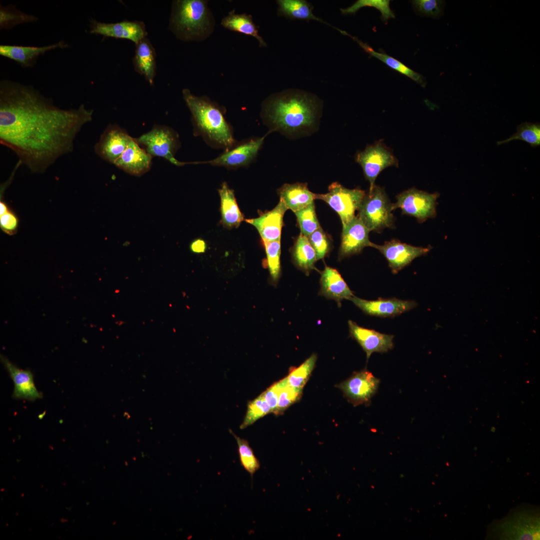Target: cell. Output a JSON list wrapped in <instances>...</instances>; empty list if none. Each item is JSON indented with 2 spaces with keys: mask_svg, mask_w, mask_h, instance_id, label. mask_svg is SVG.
<instances>
[{
  "mask_svg": "<svg viewBox=\"0 0 540 540\" xmlns=\"http://www.w3.org/2000/svg\"><path fill=\"white\" fill-rule=\"evenodd\" d=\"M92 113L84 104L60 108L32 86L0 82V143L33 172H44L70 152L76 136L92 120Z\"/></svg>",
  "mask_w": 540,
  "mask_h": 540,
  "instance_id": "obj_1",
  "label": "cell"
},
{
  "mask_svg": "<svg viewBox=\"0 0 540 540\" xmlns=\"http://www.w3.org/2000/svg\"><path fill=\"white\" fill-rule=\"evenodd\" d=\"M316 114L314 100L300 94L278 95L269 100L263 110L264 118L271 130L286 134L310 128Z\"/></svg>",
  "mask_w": 540,
  "mask_h": 540,
  "instance_id": "obj_2",
  "label": "cell"
},
{
  "mask_svg": "<svg viewBox=\"0 0 540 540\" xmlns=\"http://www.w3.org/2000/svg\"><path fill=\"white\" fill-rule=\"evenodd\" d=\"M182 95L192 114L195 136H201L212 148L224 150L236 142L232 126L218 106L205 98L194 95L186 88L183 90Z\"/></svg>",
  "mask_w": 540,
  "mask_h": 540,
  "instance_id": "obj_3",
  "label": "cell"
},
{
  "mask_svg": "<svg viewBox=\"0 0 540 540\" xmlns=\"http://www.w3.org/2000/svg\"><path fill=\"white\" fill-rule=\"evenodd\" d=\"M540 510L526 504L510 511L504 518L488 527L489 540H540Z\"/></svg>",
  "mask_w": 540,
  "mask_h": 540,
  "instance_id": "obj_4",
  "label": "cell"
},
{
  "mask_svg": "<svg viewBox=\"0 0 540 540\" xmlns=\"http://www.w3.org/2000/svg\"><path fill=\"white\" fill-rule=\"evenodd\" d=\"M358 210V217L370 232H378L392 227V204L384 189L379 186L375 185L366 194Z\"/></svg>",
  "mask_w": 540,
  "mask_h": 540,
  "instance_id": "obj_5",
  "label": "cell"
},
{
  "mask_svg": "<svg viewBox=\"0 0 540 540\" xmlns=\"http://www.w3.org/2000/svg\"><path fill=\"white\" fill-rule=\"evenodd\" d=\"M134 139L152 157H162L178 166L190 164V162H182L175 158L180 142L178 134L169 126L155 125L150 130Z\"/></svg>",
  "mask_w": 540,
  "mask_h": 540,
  "instance_id": "obj_6",
  "label": "cell"
},
{
  "mask_svg": "<svg viewBox=\"0 0 540 540\" xmlns=\"http://www.w3.org/2000/svg\"><path fill=\"white\" fill-rule=\"evenodd\" d=\"M208 22L205 2L200 0H182L176 2L171 20L174 30L186 38L199 36Z\"/></svg>",
  "mask_w": 540,
  "mask_h": 540,
  "instance_id": "obj_7",
  "label": "cell"
},
{
  "mask_svg": "<svg viewBox=\"0 0 540 540\" xmlns=\"http://www.w3.org/2000/svg\"><path fill=\"white\" fill-rule=\"evenodd\" d=\"M326 194H315V199L324 201L337 212L344 227L355 216L366 192L360 188H347L338 182L331 184Z\"/></svg>",
  "mask_w": 540,
  "mask_h": 540,
  "instance_id": "obj_8",
  "label": "cell"
},
{
  "mask_svg": "<svg viewBox=\"0 0 540 540\" xmlns=\"http://www.w3.org/2000/svg\"><path fill=\"white\" fill-rule=\"evenodd\" d=\"M437 193L430 194L412 188L396 196V202L392 204L393 210H402L404 214L412 216L422 222L436 216Z\"/></svg>",
  "mask_w": 540,
  "mask_h": 540,
  "instance_id": "obj_9",
  "label": "cell"
},
{
  "mask_svg": "<svg viewBox=\"0 0 540 540\" xmlns=\"http://www.w3.org/2000/svg\"><path fill=\"white\" fill-rule=\"evenodd\" d=\"M265 136L251 138L236 142L224 150L217 158L207 161L196 162L194 164H208L228 168H237L248 166L256 157L262 146Z\"/></svg>",
  "mask_w": 540,
  "mask_h": 540,
  "instance_id": "obj_10",
  "label": "cell"
},
{
  "mask_svg": "<svg viewBox=\"0 0 540 540\" xmlns=\"http://www.w3.org/2000/svg\"><path fill=\"white\" fill-rule=\"evenodd\" d=\"M378 378L366 369L354 372L351 376L338 385L344 396L354 406L368 405L376 392Z\"/></svg>",
  "mask_w": 540,
  "mask_h": 540,
  "instance_id": "obj_11",
  "label": "cell"
},
{
  "mask_svg": "<svg viewBox=\"0 0 540 540\" xmlns=\"http://www.w3.org/2000/svg\"><path fill=\"white\" fill-rule=\"evenodd\" d=\"M356 160L370 182L369 191L374 186L375 180L383 170L398 164L396 158L380 142L367 146L357 154Z\"/></svg>",
  "mask_w": 540,
  "mask_h": 540,
  "instance_id": "obj_12",
  "label": "cell"
},
{
  "mask_svg": "<svg viewBox=\"0 0 540 540\" xmlns=\"http://www.w3.org/2000/svg\"><path fill=\"white\" fill-rule=\"evenodd\" d=\"M372 247L378 250L386 258L394 274L398 273L416 258L426 254L430 247H418L392 240L382 245L373 243Z\"/></svg>",
  "mask_w": 540,
  "mask_h": 540,
  "instance_id": "obj_13",
  "label": "cell"
},
{
  "mask_svg": "<svg viewBox=\"0 0 540 540\" xmlns=\"http://www.w3.org/2000/svg\"><path fill=\"white\" fill-rule=\"evenodd\" d=\"M132 138L119 126L109 124L94 146V151L102 159L114 164Z\"/></svg>",
  "mask_w": 540,
  "mask_h": 540,
  "instance_id": "obj_14",
  "label": "cell"
},
{
  "mask_svg": "<svg viewBox=\"0 0 540 540\" xmlns=\"http://www.w3.org/2000/svg\"><path fill=\"white\" fill-rule=\"evenodd\" d=\"M90 32L106 37L126 39L136 44L146 37L144 24L140 21L124 20L115 23H105L93 20Z\"/></svg>",
  "mask_w": 540,
  "mask_h": 540,
  "instance_id": "obj_15",
  "label": "cell"
},
{
  "mask_svg": "<svg viewBox=\"0 0 540 540\" xmlns=\"http://www.w3.org/2000/svg\"><path fill=\"white\" fill-rule=\"evenodd\" d=\"M349 300L365 313L381 317L398 316L410 310L416 306V303L414 301L404 300L396 298H380L375 300H368L354 296Z\"/></svg>",
  "mask_w": 540,
  "mask_h": 540,
  "instance_id": "obj_16",
  "label": "cell"
},
{
  "mask_svg": "<svg viewBox=\"0 0 540 540\" xmlns=\"http://www.w3.org/2000/svg\"><path fill=\"white\" fill-rule=\"evenodd\" d=\"M348 325L350 336L366 352L367 361L372 353L386 352L394 347L392 335L362 328L350 320L348 321Z\"/></svg>",
  "mask_w": 540,
  "mask_h": 540,
  "instance_id": "obj_17",
  "label": "cell"
},
{
  "mask_svg": "<svg viewBox=\"0 0 540 540\" xmlns=\"http://www.w3.org/2000/svg\"><path fill=\"white\" fill-rule=\"evenodd\" d=\"M0 360L13 381L14 398L34 401L42 398V393L35 386L34 376L30 370L18 368L2 355L0 356Z\"/></svg>",
  "mask_w": 540,
  "mask_h": 540,
  "instance_id": "obj_18",
  "label": "cell"
},
{
  "mask_svg": "<svg viewBox=\"0 0 540 540\" xmlns=\"http://www.w3.org/2000/svg\"><path fill=\"white\" fill-rule=\"evenodd\" d=\"M152 158V156L132 138L114 164L130 174L139 176L150 170Z\"/></svg>",
  "mask_w": 540,
  "mask_h": 540,
  "instance_id": "obj_19",
  "label": "cell"
},
{
  "mask_svg": "<svg viewBox=\"0 0 540 540\" xmlns=\"http://www.w3.org/2000/svg\"><path fill=\"white\" fill-rule=\"evenodd\" d=\"M287 210L284 202L280 200L272 210L264 213L258 218L246 219V221L256 228L262 240H280L283 218Z\"/></svg>",
  "mask_w": 540,
  "mask_h": 540,
  "instance_id": "obj_20",
  "label": "cell"
},
{
  "mask_svg": "<svg viewBox=\"0 0 540 540\" xmlns=\"http://www.w3.org/2000/svg\"><path fill=\"white\" fill-rule=\"evenodd\" d=\"M370 230L358 216L342 227L340 255L345 257L360 252L366 246L372 247L368 238Z\"/></svg>",
  "mask_w": 540,
  "mask_h": 540,
  "instance_id": "obj_21",
  "label": "cell"
},
{
  "mask_svg": "<svg viewBox=\"0 0 540 540\" xmlns=\"http://www.w3.org/2000/svg\"><path fill=\"white\" fill-rule=\"evenodd\" d=\"M320 289L319 294L337 302L339 306L341 302L348 300L354 295L338 271L326 266L321 274Z\"/></svg>",
  "mask_w": 540,
  "mask_h": 540,
  "instance_id": "obj_22",
  "label": "cell"
},
{
  "mask_svg": "<svg viewBox=\"0 0 540 540\" xmlns=\"http://www.w3.org/2000/svg\"><path fill=\"white\" fill-rule=\"evenodd\" d=\"M67 46L64 41L42 47L0 45V54L16 61L23 66L29 67L32 66L36 58L46 52Z\"/></svg>",
  "mask_w": 540,
  "mask_h": 540,
  "instance_id": "obj_23",
  "label": "cell"
},
{
  "mask_svg": "<svg viewBox=\"0 0 540 540\" xmlns=\"http://www.w3.org/2000/svg\"><path fill=\"white\" fill-rule=\"evenodd\" d=\"M133 58L135 70L152 84L156 74V54L150 40L146 37L136 44Z\"/></svg>",
  "mask_w": 540,
  "mask_h": 540,
  "instance_id": "obj_24",
  "label": "cell"
},
{
  "mask_svg": "<svg viewBox=\"0 0 540 540\" xmlns=\"http://www.w3.org/2000/svg\"><path fill=\"white\" fill-rule=\"evenodd\" d=\"M278 194L287 208L294 212L314 202L315 200V194L304 183L286 184L278 190Z\"/></svg>",
  "mask_w": 540,
  "mask_h": 540,
  "instance_id": "obj_25",
  "label": "cell"
},
{
  "mask_svg": "<svg viewBox=\"0 0 540 540\" xmlns=\"http://www.w3.org/2000/svg\"><path fill=\"white\" fill-rule=\"evenodd\" d=\"M218 192L220 198V210L224 226L228 229L238 228L244 218L238 208L234 191L229 188L226 182H224Z\"/></svg>",
  "mask_w": 540,
  "mask_h": 540,
  "instance_id": "obj_26",
  "label": "cell"
},
{
  "mask_svg": "<svg viewBox=\"0 0 540 540\" xmlns=\"http://www.w3.org/2000/svg\"><path fill=\"white\" fill-rule=\"evenodd\" d=\"M340 32L342 34L350 36L366 52L370 55V57L373 56L376 58L384 63L390 68L408 77L422 86L424 87L426 86V82L422 74L414 72L406 66L401 62L385 53L376 52L367 44L364 43L356 37L352 36L345 31L340 30Z\"/></svg>",
  "mask_w": 540,
  "mask_h": 540,
  "instance_id": "obj_27",
  "label": "cell"
},
{
  "mask_svg": "<svg viewBox=\"0 0 540 540\" xmlns=\"http://www.w3.org/2000/svg\"><path fill=\"white\" fill-rule=\"evenodd\" d=\"M292 258L296 266L307 274L315 268L316 253L308 238L302 234L298 238L293 248Z\"/></svg>",
  "mask_w": 540,
  "mask_h": 540,
  "instance_id": "obj_28",
  "label": "cell"
},
{
  "mask_svg": "<svg viewBox=\"0 0 540 540\" xmlns=\"http://www.w3.org/2000/svg\"><path fill=\"white\" fill-rule=\"evenodd\" d=\"M278 2L280 12L287 17L299 20H312L328 24L313 14L312 6L306 0H280Z\"/></svg>",
  "mask_w": 540,
  "mask_h": 540,
  "instance_id": "obj_29",
  "label": "cell"
},
{
  "mask_svg": "<svg viewBox=\"0 0 540 540\" xmlns=\"http://www.w3.org/2000/svg\"><path fill=\"white\" fill-rule=\"evenodd\" d=\"M222 24L228 29L253 36L258 40L261 46H266L264 42L258 34V30L252 20L245 14H229L223 18Z\"/></svg>",
  "mask_w": 540,
  "mask_h": 540,
  "instance_id": "obj_30",
  "label": "cell"
},
{
  "mask_svg": "<svg viewBox=\"0 0 540 540\" xmlns=\"http://www.w3.org/2000/svg\"><path fill=\"white\" fill-rule=\"evenodd\" d=\"M516 133L510 138L498 142V144L508 143L513 140H522L528 143L532 147L540 144V124L539 123L524 122L517 126Z\"/></svg>",
  "mask_w": 540,
  "mask_h": 540,
  "instance_id": "obj_31",
  "label": "cell"
},
{
  "mask_svg": "<svg viewBox=\"0 0 540 540\" xmlns=\"http://www.w3.org/2000/svg\"><path fill=\"white\" fill-rule=\"evenodd\" d=\"M316 358V354H314L298 367L293 369L286 376L288 384L295 388L302 390L314 368Z\"/></svg>",
  "mask_w": 540,
  "mask_h": 540,
  "instance_id": "obj_32",
  "label": "cell"
},
{
  "mask_svg": "<svg viewBox=\"0 0 540 540\" xmlns=\"http://www.w3.org/2000/svg\"><path fill=\"white\" fill-rule=\"evenodd\" d=\"M230 433L235 438L238 447V452L241 465L252 476L259 469L260 464L247 440Z\"/></svg>",
  "mask_w": 540,
  "mask_h": 540,
  "instance_id": "obj_33",
  "label": "cell"
},
{
  "mask_svg": "<svg viewBox=\"0 0 540 540\" xmlns=\"http://www.w3.org/2000/svg\"><path fill=\"white\" fill-rule=\"evenodd\" d=\"M390 2L388 0H358L350 6L340 9V11L344 14H354L363 7H372L380 12L381 20L387 22L389 19L395 18L394 13L390 8Z\"/></svg>",
  "mask_w": 540,
  "mask_h": 540,
  "instance_id": "obj_34",
  "label": "cell"
},
{
  "mask_svg": "<svg viewBox=\"0 0 540 540\" xmlns=\"http://www.w3.org/2000/svg\"><path fill=\"white\" fill-rule=\"evenodd\" d=\"M269 413H271L270 408L261 394L248 402L247 411L240 428H247Z\"/></svg>",
  "mask_w": 540,
  "mask_h": 540,
  "instance_id": "obj_35",
  "label": "cell"
},
{
  "mask_svg": "<svg viewBox=\"0 0 540 540\" xmlns=\"http://www.w3.org/2000/svg\"><path fill=\"white\" fill-rule=\"evenodd\" d=\"M301 234L308 237L320 228L316 218L314 202L295 212Z\"/></svg>",
  "mask_w": 540,
  "mask_h": 540,
  "instance_id": "obj_36",
  "label": "cell"
},
{
  "mask_svg": "<svg viewBox=\"0 0 540 540\" xmlns=\"http://www.w3.org/2000/svg\"><path fill=\"white\" fill-rule=\"evenodd\" d=\"M266 254L268 266L271 278L276 282L280 272V240H263Z\"/></svg>",
  "mask_w": 540,
  "mask_h": 540,
  "instance_id": "obj_37",
  "label": "cell"
},
{
  "mask_svg": "<svg viewBox=\"0 0 540 540\" xmlns=\"http://www.w3.org/2000/svg\"><path fill=\"white\" fill-rule=\"evenodd\" d=\"M282 386L278 396V403L275 414L278 415L298 401L302 394V390L295 388L288 383L286 377L282 380Z\"/></svg>",
  "mask_w": 540,
  "mask_h": 540,
  "instance_id": "obj_38",
  "label": "cell"
},
{
  "mask_svg": "<svg viewBox=\"0 0 540 540\" xmlns=\"http://www.w3.org/2000/svg\"><path fill=\"white\" fill-rule=\"evenodd\" d=\"M411 2L416 13L434 18L442 16L445 4L440 0H414Z\"/></svg>",
  "mask_w": 540,
  "mask_h": 540,
  "instance_id": "obj_39",
  "label": "cell"
},
{
  "mask_svg": "<svg viewBox=\"0 0 540 540\" xmlns=\"http://www.w3.org/2000/svg\"><path fill=\"white\" fill-rule=\"evenodd\" d=\"M36 18L24 14L16 10H12L10 8H2L0 9V27L10 28L22 22H30L34 20Z\"/></svg>",
  "mask_w": 540,
  "mask_h": 540,
  "instance_id": "obj_40",
  "label": "cell"
},
{
  "mask_svg": "<svg viewBox=\"0 0 540 540\" xmlns=\"http://www.w3.org/2000/svg\"><path fill=\"white\" fill-rule=\"evenodd\" d=\"M308 238L316 253L317 260L323 258L329 250L330 242L322 229L319 228Z\"/></svg>",
  "mask_w": 540,
  "mask_h": 540,
  "instance_id": "obj_41",
  "label": "cell"
},
{
  "mask_svg": "<svg viewBox=\"0 0 540 540\" xmlns=\"http://www.w3.org/2000/svg\"><path fill=\"white\" fill-rule=\"evenodd\" d=\"M19 219L16 213L9 206L0 214V228L7 234L12 236L18 231Z\"/></svg>",
  "mask_w": 540,
  "mask_h": 540,
  "instance_id": "obj_42",
  "label": "cell"
},
{
  "mask_svg": "<svg viewBox=\"0 0 540 540\" xmlns=\"http://www.w3.org/2000/svg\"><path fill=\"white\" fill-rule=\"evenodd\" d=\"M282 386V382L281 380L271 385L262 394L269 406L271 412L274 414L276 410L279 394Z\"/></svg>",
  "mask_w": 540,
  "mask_h": 540,
  "instance_id": "obj_43",
  "label": "cell"
},
{
  "mask_svg": "<svg viewBox=\"0 0 540 540\" xmlns=\"http://www.w3.org/2000/svg\"><path fill=\"white\" fill-rule=\"evenodd\" d=\"M206 247L205 241L200 238L194 240L190 244V250L196 254L204 252L206 249Z\"/></svg>",
  "mask_w": 540,
  "mask_h": 540,
  "instance_id": "obj_44",
  "label": "cell"
}]
</instances>
